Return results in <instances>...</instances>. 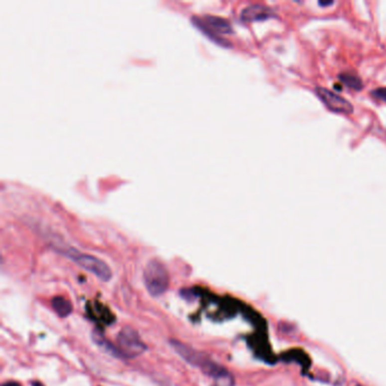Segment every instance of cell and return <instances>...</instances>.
Listing matches in <instances>:
<instances>
[{"label":"cell","instance_id":"6da1fadb","mask_svg":"<svg viewBox=\"0 0 386 386\" xmlns=\"http://www.w3.org/2000/svg\"><path fill=\"white\" fill-rule=\"evenodd\" d=\"M145 287L151 296L160 297L169 288V272L159 259H151L144 270Z\"/></svg>","mask_w":386,"mask_h":386},{"label":"cell","instance_id":"7a4b0ae2","mask_svg":"<svg viewBox=\"0 0 386 386\" xmlns=\"http://www.w3.org/2000/svg\"><path fill=\"white\" fill-rule=\"evenodd\" d=\"M66 255L68 256L70 259L81 266L84 270L90 272V273L94 274L96 278L100 279L104 282H108L112 278V271L109 267L106 262H103L102 259L95 257L93 255L89 254H81L75 249H69L67 251Z\"/></svg>","mask_w":386,"mask_h":386},{"label":"cell","instance_id":"3957f363","mask_svg":"<svg viewBox=\"0 0 386 386\" xmlns=\"http://www.w3.org/2000/svg\"><path fill=\"white\" fill-rule=\"evenodd\" d=\"M193 22H194L197 28H199V30L205 33L208 37H211L212 40L215 41L216 43H220L219 40L215 37L216 35L232 34L233 33L232 26L229 20L222 17H217V16L206 15L202 18L194 17Z\"/></svg>","mask_w":386,"mask_h":386},{"label":"cell","instance_id":"277c9868","mask_svg":"<svg viewBox=\"0 0 386 386\" xmlns=\"http://www.w3.org/2000/svg\"><path fill=\"white\" fill-rule=\"evenodd\" d=\"M118 348L126 358H135L146 350L145 343L132 327H124L117 337Z\"/></svg>","mask_w":386,"mask_h":386},{"label":"cell","instance_id":"5b68a950","mask_svg":"<svg viewBox=\"0 0 386 386\" xmlns=\"http://www.w3.org/2000/svg\"><path fill=\"white\" fill-rule=\"evenodd\" d=\"M315 91L318 98L322 100L330 111L342 113V115H350L354 112V106L345 98L334 93L333 91L327 90L325 87H316Z\"/></svg>","mask_w":386,"mask_h":386},{"label":"cell","instance_id":"8992f818","mask_svg":"<svg viewBox=\"0 0 386 386\" xmlns=\"http://www.w3.org/2000/svg\"><path fill=\"white\" fill-rule=\"evenodd\" d=\"M170 346L175 350L176 354L182 357L187 364L199 369L202 368L203 365L209 359L208 357L202 354V352L196 351L195 349H193V348L185 345V343L177 341V340H170Z\"/></svg>","mask_w":386,"mask_h":386},{"label":"cell","instance_id":"52a82bcc","mask_svg":"<svg viewBox=\"0 0 386 386\" xmlns=\"http://www.w3.org/2000/svg\"><path fill=\"white\" fill-rule=\"evenodd\" d=\"M275 17V12L270 7H266L259 3L250 5L242 9L240 18L242 22H263Z\"/></svg>","mask_w":386,"mask_h":386},{"label":"cell","instance_id":"ba28073f","mask_svg":"<svg viewBox=\"0 0 386 386\" xmlns=\"http://www.w3.org/2000/svg\"><path fill=\"white\" fill-rule=\"evenodd\" d=\"M92 338H93V341L95 342V345L98 346L100 349L106 352V354L115 357V358H118V359H125L126 358L123 352L120 351L119 348L113 346L111 342H109L101 333L94 331L93 334H92Z\"/></svg>","mask_w":386,"mask_h":386},{"label":"cell","instance_id":"9c48e42d","mask_svg":"<svg viewBox=\"0 0 386 386\" xmlns=\"http://www.w3.org/2000/svg\"><path fill=\"white\" fill-rule=\"evenodd\" d=\"M52 308L54 312L57 313L58 316L60 317H67L69 316L71 312H73V306L68 300L64 297H54L52 299Z\"/></svg>","mask_w":386,"mask_h":386},{"label":"cell","instance_id":"30bf717a","mask_svg":"<svg viewBox=\"0 0 386 386\" xmlns=\"http://www.w3.org/2000/svg\"><path fill=\"white\" fill-rule=\"evenodd\" d=\"M339 79L342 84H345L346 86H348L349 89L354 90V91H360L364 86L362 78H360L359 76H357V75H355V74H351V73L340 74Z\"/></svg>","mask_w":386,"mask_h":386},{"label":"cell","instance_id":"8fae6325","mask_svg":"<svg viewBox=\"0 0 386 386\" xmlns=\"http://www.w3.org/2000/svg\"><path fill=\"white\" fill-rule=\"evenodd\" d=\"M371 94L374 96L375 99L386 102V87H380V89L373 90Z\"/></svg>","mask_w":386,"mask_h":386},{"label":"cell","instance_id":"7c38bea8","mask_svg":"<svg viewBox=\"0 0 386 386\" xmlns=\"http://www.w3.org/2000/svg\"><path fill=\"white\" fill-rule=\"evenodd\" d=\"M318 5H320V6H322V7H326V6H331V5H333V1H332V0H329V1H323V0H322V1H320V2H318Z\"/></svg>","mask_w":386,"mask_h":386},{"label":"cell","instance_id":"4fadbf2b","mask_svg":"<svg viewBox=\"0 0 386 386\" xmlns=\"http://www.w3.org/2000/svg\"><path fill=\"white\" fill-rule=\"evenodd\" d=\"M2 386H20V384L17 382H7V383H3Z\"/></svg>","mask_w":386,"mask_h":386},{"label":"cell","instance_id":"5bb4252c","mask_svg":"<svg viewBox=\"0 0 386 386\" xmlns=\"http://www.w3.org/2000/svg\"><path fill=\"white\" fill-rule=\"evenodd\" d=\"M32 386H43V385H42V384L40 383V382H33Z\"/></svg>","mask_w":386,"mask_h":386},{"label":"cell","instance_id":"9a60e30c","mask_svg":"<svg viewBox=\"0 0 386 386\" xmlns=\"http://www.w3.org/2000/svg\"><path fill=\"white\" fill-rule=\"evenodd\" d=\"M357 386H363V385H357Z\"/></svg>","mask_w":386,"mask_h":386}]
</instances>
